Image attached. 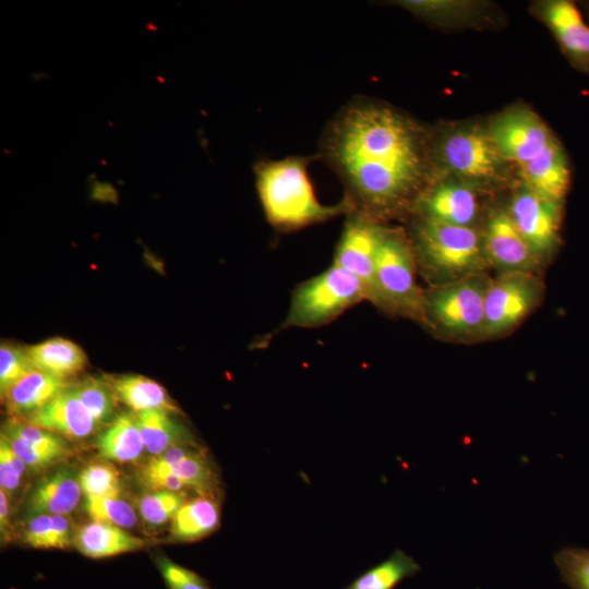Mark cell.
I'll use <instances>...</instances> for the list:
<instances>
[{
    "label": "cell",
    "instance_id": "6da1fadb",
    "mask_svg": "<svg viewBox=\"0 0 589 589\" xmlns=\"http://www.w3.org/2000/svg\"><path fill=\"white\" fill-rule=\"evenodd\" d=\"M318 153L342 182L352 212L380 221L410 201L424 176L418 128L396 110L363 98L332 118Z\"/></svg>",
    "mask_w": 589,
    "mask_h": 589
},
{
    "label": "cell",
    "instance_id": "7a4b0ae2",
    "mask_svg": "<svg viewBox=\"0 0 589 589\" xmlns=\"http://www.w3.org/2000/svg\"><path fill=\"white\" fill-rule=\"evenodd\" d=\"M309 163V157L289 156L254 167L262 209L277 231H297L352 212L345 199L334 205L317 200L308 175Z\"/></svg>",
    "mask_w": 589,
    "mask_h": 589
},
{
    "label": "cell",
    "instance_id": "3957f363",
    "mask_svg": "<svg viewBox=\"0 0 589 589\" xmlns=\"http://www.w3.org/2000/svg\"><path fill=\"white\" fill-rule=\"evenodd\" d=\"M412 248L421 267L446 283L482 274L489 267L483 235L473 227L421 217L413 230Z\"/></svg>",
    "mask_w": 589,
    "mask_h": 589
},
{
    "label": "cell",
    "instance_id": "277c9868",
    "mask_svg": "<svg viewBox=\"0 0 589 589\" xmlns=\"http://www.w3.org/2000/svg\"><path fill=\"white\" fill-rule=\"evenodd\" d=\"M363 301L366 296L360 281L332 263L294 288L284 321L268 338L289 328L325 326Z\"/></svg>",
    "mask_w": 589,
    "mask_h": 589
},
{
    "label": "cell",
    "instance_id": "5b68a950",
    "mask_svg": "<svg viewBox=\"0 0 589 589\" xmlns=\"http://www.w3.org/2000/svg\"><path fill=\"white\" fill-rule=\"evenodd\" d=\"M412 244L398 230L387 228L380 244L371 303L383 311L420 322L425 318V292L417 284Z\"/></svg>",
    "mask_w": 589,
    "mask_h": 589
},
{
    "label": "cell",
    "instance_id": "8992f818",
    "mask_svg": "<svg viewBox=\"0 0 589 589\" xmlns=\"http://www.w3.org/2000/svg\"><path fill=\"white\" fill-rule=\"evenodd\" d=\"M490 280L479 274L425 292L426 323L453 336L483 335L484 301Z\"/></svg>",
    "mask_w": 589,
    "mask_h": 589
},
{
    "label": "cell",
    "instance_id": "52a82bcc",
    "mask_svg": "<svg viewBox=\"0 0 589 589\" xmlns=\"http://www.w3.org/2000/svg\"><path fill=\"white\" fill-rule=\"evenodd\" d=\"M489 134L501 158L516 164L519 171L561 145L550 128L526 108L504 112L495 119Z\"/></svg>",
    "mask_w": 589,
    "mask_h": 589
},
{
    "label": "cell",
    "instance_id": "ba28073f",
    "mask_svg": "<svg viewBox=\"0 0 589 589\" xmlns=\"http://www.w3.org/2000/svg\"><path fill=\"white\" fill-rule=\"evenodd\" d=\"M346 217L332 263L354 276L365 291L366 301L371 302L376 255L387 227L357 212Z\"/></svg>",
    "mask_w": 589,
    "mask_h": 589
},
{
    "label": "cell",
    "instance_id": "9c48e42d",
    "mask_svg": "<svg viewBox=\"0 0 589 589\" xmlns=\"http://www.w3.org/2000/svg\"><path fill=\"white\" fill-rule=\"evenodd\" d=\"M541 284L533 274H502L490 280L484 301L483 335H498L516 326L537 305Z\"/></svg>",
    "mask_w": 589,
    "mask_h": 589
},
{
    "label": "cell",
    "instance_id": "30bf717a",
    "mask_svg": "<svg viewBox=\"0 0 589 589\" xmlns=\"http://www.w3.org/2000/svg\"><path fill=\"white\" fill-rule=\"evenodd\" d=\"M508 214L522 238L541 261L548 259L556 250L560 240V203L525 185L514 195Z\"/></svg>",
    "mask_w": 589,
    "mask_h": 589
},
{
    "label": "cell",
    "instance_id": "8fae6325",
    "mask_svg": "<svg viewBox=\"0 0 589 589\" xmlns=\"http://www.w3.org/2000/svg\"><path fill=\"white\" fill-rule=\"evenodd\" d=\"M444 165L471 180H488L497 176L503 160L490 134L465 128L448 134L440 145Z\"/></svg>",
    "mask_w": 589,
    "mask_h": 589
},
{
    "label": "cell",
    "instance_id": "7c38bea8",
    "mask_svg": "<svg viewBox=\"0 0 589 589\" xmlns=\"http://www.w3.org/2000/svg\"><path fill=\"white\" fill-rule=\"evenodd\" d=\"M490 267L502 274H533L541 260L522 238L508 212L497 211L489 219L483 235Z\"/></svg>",
    "mask_w": 589,
    "mask_h": 589
},
{
    "label": "cell",
    "instance_id": "4fadbf2b",
    "mask_svg": "<svg viewBox=\"0 0 589 589\" xmlns=\"http://www.w3.org/2000/svg\"><path fill=\"white\" fill-rule=\"evenodd\" d=\"M541 16L569 60L589 71V25L577 5L568 0L548 1L541 5Z\"/></svg>",
    "mask_w": 589,
    "mask_h": 589
},
{
    "label": "cell",
    "instance_id": "5bb4252c",
    "mask_svg": "<svg viewBox=\"0 0 589 589\" xmlns=\"http://www.w3.org/2000/svg\"><path fill=\"white\" fill-rule=\"evenodd\" d=\"M23 420L72 440L86 438L99 426L71 386Z\"/></svg>",
    "mask_w": 589,
    "mask_h": 589
},
{
    "label": "cell",
    "instance_id": "9a60e30c",
    "mask_svg": "<svg viewBox=\"0 0 589 589\" xmlns=\"http://www.w3.org/2000/svg\"><path fill=\"white\" fill-rule=\"evenodd\" d=\"M152 460L179 476L188 490L218 498L219 478L214 464L206 452L192 441L175 445Z\"/></svg>",
    "mask_w": 589,
    "mask_h": 589
},
{
    "label": "cell",
    "instance_id": "2e32d148",
    "mask_svg": "<svg viewBox=\"0 0 589 589\" xmlns=\"http://www.w3.org/2000/svg\"><path fill=\"white\" fill-rule=\"evenodd\" d=\"M478 207L474 191L455 182H443L434 187L419 202L422 217L462 227H472Z\"/></svg>",
    "mask_w": 589,
    "mask_h": 589
},
{
    "label": "cell",
    "instance_id": "e0dca14e",
    "mask_svg": "<svg viewBox=\"0 0 589 589\" xmlns=\"http://www.w3.org/2000/svg\"><path fill=\"white\" fill-rule=\"evenodd\" d=\"M68 386L64 378L34 369L12 385L1 398L11 417L25 419Z\"/></svg>",
    "mask_w": 589,
    "mask_h": 589
},
{
    "label": "cell",
    "instance_id": "ac0fdd59",
    "mask_svg": "<svg viewBox=\"0 0 589 589\" xmlns=\"http://www.w3.org/2000/svg\"><path fill=\"white\" fill-rule=\"evenodd\" d=\"M82 493L79 477L62 468L36 484L27 510L32 515H69L77 507Z\"/></svg>",
    "mask_w": 589,
    "mask_h": 589
},
{
    "label": "cell",
    "instance_id": "d6986e66",
    "mask_svg": "<svg viewBox=\"0 0 589 589\" xmlns=\"http://www.w3.org/2000/svg\"><path fill=\"white\" fill-rule=\"evenodd\" d=\"M73 543L80 553L91 558L134 552L145 544L143 539L121 527L94 520L75 531Z\"/></svg>",
    "mask_w": 589,
    "mask_h": 589
},
{
    "label": "cell",
    "instance_id": "ffe728a7",
    "mask_svg": "<svg viewBox=\"0 0 589 589\" xmlns=\"http://www.w3.org/2000/svg\"><path fill=\"white\" fill-rule=\"evenodd\" d=\"M220 524L218 498L197 495L184 501L171 519L170 533L180 542L199 541L217 530Z\"/></svg>",
    "mask_w": 589,
    "mask_h": 589
},
{
    "label": "cell",
    "instance_id": "44dd1931",
    "mask_svg": "<svg viewBox=\"0 0 589 589\" xmlns=\"http://www.w3.org/2000/svg\"><path fill=\"white\" fill-rule=\"evenodd\" d=\"M33 366L67 380L81 372L87 363L82 348L75 342L53 337L27 348Z\"/></svg>",
    "mask_w": 589,
    "mask_h": 589
},
{
    "label": "cell",
    "instance_id": "7402d4cb",
    "mask_svg": "<svg viewBox=\"0 0 589 589\" xmlns=\"http://www.w3.org/2000/svg\"><path fill=\"white\" fill-rule=\"evenodd\" d=\"M96 446L99 455L116 462L137 460L145 448L136 416L121 413L98 436Z\"/></svg>",
    "mask_w": 589,
    "mask_h": 589
},
{
    "label": "cell",
    "instance_id": "603a6c76",
    "mask_svg": "<svg viewBox=\"0 0 589 589\" xmlns=\"http://www.w3.org/2000/svg\"><path fill=\"white\" fill-rule=\"evenodd\" d=\"M109 383L117 399L136 413L147 410L180 411L166 389L152 378L125 374L112 378Z\"/></svg>",
    "mask_w": 589,
    "mask_h": 589
},
{
    "label": "cell",
    "instance_id": "cb8c5ba5",
    "mask_svg": "<svg viewBox=\"0 0 589 589\" xmlns=\"http://www.w3.org/2000/svg\"><path fill=\"white\" fill-rule=\"evenodd\" d=\"M164 410H147L136 413L145 449L159 456L170 447L191 442L188 431Z\"/></svg>",
    "mask_w": 589,
    "mask_h": 589
},
{
    "label": "cell",
    "instance_id": "d4e9b609",
    "mask_svg": "<svg viewBox=\"0 0 589 589\" xmlns=\"http://www.w3.org/2000/svg\"><path fill=\"white\" fill-rule=\"evenodd\" d=\"M420 570L419 564L401 550L368 569L345 589H394L404 579Z\"/></svg>",
    "mask_w": 589,
    "mask_h": 589
},
{
    "label": "cell",
    "instance_id": "484cf974",
    "mask_svg": "<svg viewBox=\"0 0 589 589\" xmlns=\"http://www.w3.org/2000/svg\"><path fill=\"white\" fill-rule=\"evenodd\" d=\"M71 388L99 425L113 417L117 397L109 381L88 377Z\"/></svg>",
    "mask_w": 589,
    "mask_h": 589
},
{
    "label": "cell",
    "instance_id": "4316f807",
    "mask_svg": "<svg viewBox=\"0 0 589 589\" xmlns=\"http://www.w3.org/2000/svg\"><path fill=\"white\" fill-rule=\"evenodd\" d=\"M85 510L94 521L115 525L123 529L134 527L137 521L134 508L122 498L121 493L85 497Z\"/></svg>",
    "mask_w": 589,
    "mask_h": 589
},
{
    "label": "cell",
    "instance_id": "83f0119b",
    "mask_svg": "<svg viewBox=\"0 0 589 589\" xmlns=\"http://www.w3.org/2000/svg\"><path fill=\"white\" fill-rule=\"evenodd\" d=\"M554 561L561 578L570 589H589V550L582 548H564Z\"/></svg>",
    "mask_w": 589,
    "mask_h": 589
},
{
    "label": "cell",
    "instance_id": "f1b7e54d",
    "mask_svg": "<svg viewBox=\"0 0 589 589\" xmlns=\"http://www.w3.org/2000/svg\"><path fill=\"white\" fill-rule=\"evenodd\" d=\"M85 497L106 496L120 493L117 469L108 462H92L79 476Z\"/></svg>",
    "mask_w": 589,
    "mask_h": 589
},
{
    "label": "cell",
    "instance_id": "f546056e",
    "mask_svg": "<svg viewBox=\"0 0 589 589\" xmlns=\"http://www.w3.org/2000/svg\"><path fill=\"white\" fill-rule=\"evenodd\" d=\"M183 503V493L171 491L152 492L141 497L139 513L148 525L161 526L172 519Z\"/></svg>",
    "mask_w": 589,
    "mask_h": 589
},
{
    "label": "cell",
    "instance_id": "4dcf8cb0",
    "mask_svg": "<svg viewBox=\"0 0 589 589\" xmlns=\"http://www.w3.org/2000/svg\"><path fill=\"white\" fill-rule=\"evenodd\" d=\"M2 431L12 433L35 447L70 454V448L61 435L23 419L11 417L4 422Z\"/></svg>",
    "mask_w": 589,
    "mask_h": 589
},
{
    "label": "cell",
    "instance_id": "1f68e13d",
    "mask_svg": "<svg viewBox=\"0 0 589 589\" xmlns=\"http://www.w3.org/2000/svg\"><path fill=\"white\" fill-rule=\"evenodd\" d=\"M34 369L27 349L13 344L2 342L0 346L1 397L12 385Z\"/></svg>",
    "mask_w": 589,
    "mask_h": 589
},
{
    "label": "cell",
    "instance_id": "d6a6232c",
    "mask_svg": "<svg viewBox=\"0 0 589 589\" xmlns=\"http://www.w3.org/2000/svg\"><path fill=\"white\" fill-rule=\"evenodd\" d=\"M155 565L168 589H212L202 576L165 555L156 556Z\"/></svg>",
    "mask_w": 589,
    "mask_h": 589
},
{
    "label": "cell",
    "instance_id": "836d02e7",
    "mask_svg": "<svg viewBox=\"0 0 589 589\" xmlns=\"http://www.w3.org/2000/svg\"><path fill=\"white\" fill-rule=\"evenodd\" d=\"M1 435L5 438L12 450L25 462L28 469H43L55 465L68 455L49 449L35 447L16 435L2 431Z\"/></svg>",
    "mask_w": 589,
    "mask_h": 589
},
{
    "label": "cell",
    "instance_id": "e575fe53",
    "mask_svg": "<svg viewBox=\"0 0 589 589\" xmlns=\"http://www.w3.org/2000/svg\"><path fill=\"white\" fill-rule=\"evenodd\" d=\"M25 462L12 450L5 438L0 437V486L8 496L19 489L27 470Z\"/></svg>",
    "mask_w": 589,
    "mask_h": 589
},
{
    "label": "cell",
    "instance_id": "d590c367",
    "mask_svg": "<svg viewBox=\"0 0 589 589\" xmlns=\"http://www.w3.org/2000/svg\"><path fill=\"white\" fill-rule=\"evenodd\" d=\"M52 515H33L24 531V542L34 549H51Z\"/></svg>",
    "mask_w": 589,
    "mask_h": 589
},
{
    "label": "cell",
    "instance_id": "8d00e7d4",
    "mask_svg": "<svg viewBox=\"0 0 589 589\" xmlns=\"http://www.w3.org/2000/svg\"><path fill=\"white\" fill-rule=\"evenodd\" d=\"M74 528L68 515H52L51 549H65L74 540Z\"/></svg>",
    "mask_w": 589,
    "mask_h": 589
},
{
    "label": "cell",
    "instance_id": "74e56055",
    "mask_svg": "<svg viewBox=\"0 0 589 589\" xmlns=\"http://www.w3.org/2000/svg\"><path fill=\"white\" fill-rule=\"evenodd\" d=\"M10 509H9V496L3 491L0 490V531L1 540L8 541L10 538Z\"/></svg>",
    "mask_w": 589,
    "mask_h": 589
}]
</instances>
